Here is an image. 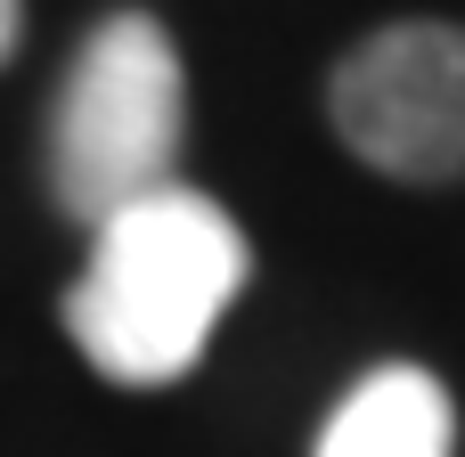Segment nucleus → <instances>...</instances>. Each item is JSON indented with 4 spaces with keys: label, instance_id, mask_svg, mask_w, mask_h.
I'll list each match as a JSON object with an SVG mask.
<instances>
[{
    "label": "nucleus",
    "instance_id": "4",
    "mask_svg": "<svg viewBox=\"0 0 465 457\" xmlns=\"http://www.w3.org/2000/svg\"><path fill=\"white\" fill-rule=\"evenodd\" d=\"M450 442H458V409H450L441 376H425V368H376L327 417L319 457H450Z\"/></svg>",
    "mask_w": 465,
    "mask_h": 457
},
{
    "label": "nucleus",
    "instance_id": "3",
    "mask_svg": "<svg viewBox=\"0 0 465 457\" xmlns=\"http://www.w3.org/2000/svg\"><path fill=\"white\" fill-rule=\"evenodd\" d=\"M327 114L343 147L384 180L465 172V25H384L327 74Z\"/></svg>",
    "mask_w": 465,
    "mask_h": 457
},
{
    "label": "nucleus",
    "instance_id": "5",
    "mask_svg": "<svg viewBox=\"0 0 465 457\" xmlns=\"http://www.w3.org/2000/svg\"><path fill=\"white\" fill-rule=\"evenodd\" d=\"M16 41H25V0H0V65L16 57Z\"/></svg>",
    "mask_w": 465,
    "mask_h": 457
},
{
    "label": "nucleus",
    "instance_id": "1",
    "mask_svg": "<svg viewBox=\"0 0 465 457\" xmlns=\"http://www.w3.org/2000/svg\"><path fill=\"white\" fill-rule=\"evenodd\" d=\"M253 245L204 188H155L90 229V262L65 294V335L106 384L155 392L180 384L221 311L245 294Z\"/></svg>",
    "mask_w": 465,
    "mask_h": 457
},
{
    "label": "nucleus",
    "instance_id": "2",
    "mask_svg": "<svg viewBox=\"0 0 465 457\" xmlns=\"http://www.w3.org/2000/svg\"><path fill=\"white\" fill-rule=\"evenodd\" d=\"M188 139V74L155 16L114 8L90 25V41L65 65V90L49 106V196L74 221H106L155 188H172Z\"/></svg>",
    "mask_w": 465,
    "mask_h": 457
}]
</instances>
